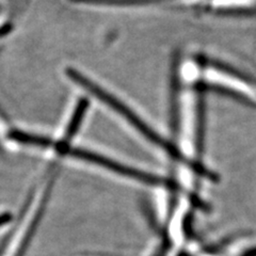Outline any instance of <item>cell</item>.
Wrapping results in <instances>:
<instances>
[{
    "label": "cell",
    "instance_id": "cell-6",
    "mask_svg": "<svg viewBox=\"0 0 256 256\" xmlns=\"http://www.w3.org/2000/svg\"><path fill=\"white\" fill-rule=\"evenodd\" d=\"M12 220V214L10 212H2L0 214V228L6 226Z\"/></svg>",
    "mask_w": 256,
    "mask_h": 256
},
{
    "label": "cell",
    "instance_id": "cell-4",
    "mask_svg": "<svg viewBox=\"0 0 256 256\" xmlns=\"http://www.w3.org/2000/svg\"><path fill=\"white\" fill-rule=\"evenodd\" d=\"M88 106H89V102H88V100L86 98H82L79 100V104L77 105L74 114H73V116H72V120L70 122L68 126V130L66 132V136H64V140L66 141H70L72 138L74 137L75 134L77 132L78 128L80 126V124H82V118L84 116V114L86 111L88 109Z\"/></svg>",
    "mask_w": 256,
    "mask_h": 256
},
{
    "label": "cell",
    "instance_id": "cell-1",
    "mask_svg": "<svg viewBox=\"0 0 256 256\" xmlns=\"http://www.w3.org/2000/svg\"><path fill=\"white\" fill-rule=\"evenodd\" d=\"M66 75L70 80H73L75 84H79L80 86L84 88V90L94 95L96 98L100 100L104 104H106L107 106H109L114 111H116L120 116H122L128 123L132 124L136 130H137L140 134H142L148 140L166 150L168 153H170L172 157L180 158V154L173 148V146H168L166 143H164L162 139L160 138L155 132H153V130H150V127L148 126L146 122L142 121V118H140L137 114H136L130 107H127L123 102L118 100L116 96L110 94L105 89L100 88L98 84L93 82L91 79H89L86 76H84V74H82L80 72L74 68H68Z\"/></svg>",
    "mask_w": 256,
    "mask_h": 256
},
{
    "label": "cell",
    "instance_id": "cell-7",
    "mask_svg": "<svg viewBox=\"0 0 256 256\" xmlns=\"http://www.w3.org/2000/svg\"><path fill=\"white\" fill-rule=\"evenodd\" d=\"M11 29H12L11 25H4V27L0 28V38L6 36L11 31Z\"/></svg>",
    "mask_w": 256,
    "mask_h": 256
},
{
    "label": "cell",
    "instance_id": "cell-5",
    "mask_svg": "<svg viewBox=\"0 0 256 256\" xmlns=\"http://www.w3.org/2000/svg\"><path fill=\"white\" fill-rule=\"evenodd\" d=\"M75 4L96 6H139L160 2V0H70Z\"/></svg>",
    "mask_w": 256,
    "mask_h": 256
},
{
    "label": "cell",
    "instance_id": "cell-3",
    "mask_svg": "<svg viewBox=\"0 0 256 256\" xmlns=\"http://www.w3.org/2000/svg\"><path fill=\"white\" fill-rule=\"evenodd\" d=\"M8 137L12 141H15L20 144H25V146H31L42 148H50L54 146V141L50 138L42 137V136L32 134L22 130H11L8 134Z\"/></svg>",
    "mask_w": 256,
    "mask_h": 256
},
{
    "label": "cell",
    "instance_id": "cell-8",
    "mask_svg": "<svg viewBox=\"0 0 256 256\" xmlns=\"http://www.w3.org/2000/svg\"><path fill=\"white\" fill-rule=\"evenodd\" d=\"M242 256H256V248H253V249L248 250Z\"/></svg>",
    "mask_w": 256,
    "mask_h": 256
},
{
    "label": "cell",
    "instance_id": "cell-2",
    "mask_svg": "<svg viewBox=\"0 0 256 256\" xmlns=\"http://www.w3.org/2000/svg\"><path fill=\"white\" fill-rule=\"evenodd\" d=\"M52 148H54L58 153L62 155H68L70 157L82 160V162L102 166L104 169L109 170L118 175L126 176V178H132L134 180L141 182L143 184H148V185H160V184L164 182V180L158 178L156 175L150 174L146 172H142L138 169H134V168L127 166L125 164L116 162L114 159H110L108 157L100 155L98 153H94V152L88 150L84 148H80L70 146L68 142L66 140L60 141V142H54Z\"/></svg>",
    "mask_w": 256,
    "mask_h": 256
}]
</instances>
